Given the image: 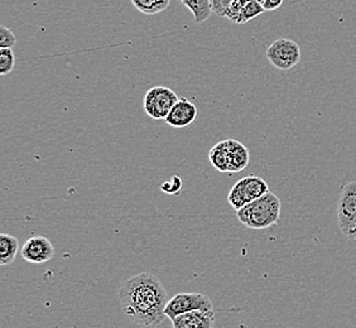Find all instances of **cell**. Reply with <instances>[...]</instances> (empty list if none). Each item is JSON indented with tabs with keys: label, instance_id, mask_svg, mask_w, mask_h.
Listing matches in <instances>:
<instances>
[{
	"label": "cell",
	"instance_id": "cell-1",
	"mask_svg": "<svg viewBox=\"0 0 356 328\" xmlns=\"http://www.w3.org/2000/svg\"><path fill=\"white\" fill-rule=\"evenodd\" d=\"M124 313L144 327H156L165 321L168 294L156 275L140 273L124 281L119 289Z\"/></svg>",
	"mask_w": 356,
	"mask_h": 328
},
{
	"label": "cell",
	"instance_id": "cell-2",
	"mask_svg": "<svg viewBox=\"0 0 356 328\" xmlns=\"http://www.w3.org/2000/svg\"><path fill=\"white\" fill-rule=\"evenodd\" d=\"M281 199L268 192L261 199H255L236 212L238 219L248 229L263 230L275 225L281 216Z\"/></svg>",
	"mask_w": 356,
	"mask_h": 328
},
{
	"label": "cell",
	"instance_id": "cell-3",
	"mask_svg": "<svg viewBox=\"0 0 356 328\" xmlns=\"http://www.w3.org/2000/svg\"><path fill=\"white\" fill-rule=\"evenodd\" d=\"M269 192L268 183L258 176H247L239 179L229 192L227 201L236 212Z\"/></svg>",
	"mask_w": 356,
	"mask_h": 328
},
{
	"label": "cell",
	"instance_id": "cell-4",
	"mask_svg": "<svg viewBox=\"0 0 356 328\" xmlns=\"http://www.w3.org/2000/svg\"><path fill=\"white\" fill-rule=\"evenodd\" d=\"M177 94L167 86H154L144 96L143 109L148 117L161 120L168 117L172 108L178 101Z\"/></svg>",
	"mask_w": 356,
	"mask_h": 328
},
{
	"label": "cell",
	"instance_id": "cell-5",
	"mask_svg": "<svg viewBox=\"0 0 356 328\" xmlns=\"http://www.w3.org/2000/svg\"><path fill=\"white\" fill-rule=\"evenodd\" d=\"M267 58L275 69L289 71L301 61V48L293 40L280 38L268 47Z\"/></svg>",
	"mask_w": 356,
	"mask_h": 328
},
{
	"label": "cell",
	"instance_id": "cell-6",
	"mask_svg": "<svg viewBox=\"0 0 356 328\" xmlns=\"http://www.w3.org/2000/svg\"><path fill=\"white\" fill-rule=\"evenodd\" d=\"M337 220L341 233L350 239L356 229V182L343 187L337 202Z\"/></svg>",
	"mask_w": 356,
	"mask_h": 328
},
{
	"label": "cell",
	"instance_id": "cell-7",
	"mask_svg": "<svg viewBox=\"0 0 356 328\" xmlns=\"http://www.w3.org/2000/svg\"><path fill=\"white\" fill-rule=\"evenodd\" d=\"M193 311H213L211 300L201 293H179L171 298L165 309V315L170 320Z\"/></svg>",
	"mask_w": 356,
	"mask_h": 328
},
{
	"label": "cell",
	"instance_id": "cell-8",
	"mask_svg": "<svg viewBox=\"0 0 356 328\" xmlns=\"http://www.w3.org/2000/svg\"><path fill=\"white\" fill-rule=\"evenodd\" d=\"M54 244L44 236H33L24 243L22 247L23 259L32 264H43L54 258Z\"/></svg>",
	"mask_w": 356,
	"mask_h": 328
},
{
	"label": "cell",
	"instance_id": "cell-9",
	"mask_svg": "<svg viewBox=\"0 0 356 328\" xmlns=\"http://www.w3.org/2000/svg\"><path fill=\"white\" fill-rule=\"evenodd\" d=\"M197 117V108L188 99H178L171 113L165 117V123L172 128H186L191 125Z\"/></svg>",
	"mask_w": 356,
	"mask_h": 328
},
{
	"label": "cell",
	"instance_id": "cell-10",
	"mask_svg": "<svg viewBox=\"0 0 356 328\" xmlns=\"http://www.w3.org/2000/svg\"><path fill=\"white\" fill-rule=\"evenodd\" d=\"M173 328H213L215 312L213 311H193L178 315L172 320Z\"/></svg>",
	"mask_w": 356,
	"mask_h": 328
},
{
	"label": "cell",
	"instance_id": "cell-11",
	"mask_svg": "<svg viewBox=\"0 0 356 328\" xmlns=\"http://www.w3.org/2000/svg\"><path fill=\"white\" fill-rule=\"evenodd\" d=\"M229 153V174L244 171L250 162L247 147L235 139H226Z\"/></svg>",
	"mask_w": 356,
	"mask_h": 328
},
{
	"label": "cell",
	"instance_id": "cell-12",
	"mask_svg": "<svg viewBox=\"0 0 356 328\" xmlns=\"http://www.w3.org/2000/svg\"><path fill=\"white\" fill-rule=\"evenodd\" d=\"M19 250V243L17 238L9 233L0 235V265L7 267L13 263Z\"/></svg>",
	"mask_w": 356,
	"mask_h": 328
},
{
	"label": "cell",
	"instance_id": "cell-13",
	"mask_svg": "<svg viewBox=\"0 0 356 328\" xmlns=\"http://www.w3.org/2000/svg\"><path fill=\"white\" fill-rule=\"evenodd\" d=\"M182 4L191 12L196 23H204L213 13L211 0H181Z\"/></svg>",
	"mask_w": 356,
	"mask_h": 328
},
{
	"label": "cell",
	"instance_id": "cell-14",
	"mask_svg": "<svg viewBox=\"0 0 356 328\" xmlns=\"http://www.w3.org/2000/svg\"><path fill=\"white\" fill-rule=\"evenodd\" d=\"M210 163L216 171L221 173H229V153H227V144L222 140L211 148L209 153Z\"/></svg>",
	"mask_w": 356,
	"mask_h": 328
},
{
	"label": "cell",
	"instance_id": "cell-15",
	"mask_svg": "<svg viewBox=\"0 0 356 328\" xmlns=\"http://www.w3.org/2000/svg\"><path fill=\"white\" fill-rule=\"evenodd\" d=\"M133 7L145 15H156L165 12L171 0H131Z\"/></svg>",
	"mask_w": 356,
	"mask_h": 328
},
{
	"label": "cell",
	"instance_id": "cell-16",
	"mask_svg": "<svg viewBox=\"0 0 356 328\" xmlns=\"http://www.w3.org/2000/svg\"><path fill=\"white\" fill-rule=\"evenodd\" d=\"M264 12H266V9L261 6V3L257 1V0H253V1H250L248 4L247 7L241 10L239 18H238V21H236L235 24H245V23L252 21L254 18L259 17Z\"/></svg>",
	"mask_w": 356,
	"mask_h": 328
},
{
	"label": "cell",
	"instance_id": "cell-17",
	"mask_svg": "<svg viewBox=\"0 0 356 328\" xmlns=\"http://www.w3.org/2000/svg\"><path fill=\"white\" fill-rule=\"evenodd\" d=\"M15 56L13 49L0 48V75L7 76L13 71Z\"/></svg>",
	"mask_w": 356,
	"mask_h": 328
},
{
	"label": "cell",
	"instance_id": "cell-18",
	"mask_svg": "<svg viewBox=\"0 0 356 328\" xmlns=\"http://www.w3.org/2000/svg\"><path fill=\"white\" fill-rule=\"evenodd\" d=\"M250 1H253V0H233L232 6L226 10L225 17H224V18H227L229 21L235 24L236 21H238V18H239L241 10L247 7Z\"/></svg>",
	"mask_w": 356,
	"mask_h": 328
},
{
	"label": "cell",
	"instance_id": "cell-19",
	"mask_svg": "<svg viewBox=\"0 0 356 328\" xmlns=\"http://www.w3.org/2000/svg\"><path fill=\"white\" fill-rule=\"evenodd\" d=\"M17 43L15 35L10 29L1 26L0 27V48H8V49H13L14 46Z\"/></svg>",
	"mask_w": 356,
	"mask_h": 328
},
{
	"label": "cell",
	"instance_id": "cell-20",
	"mask_svg": "<svg viewBox=\"0 0 356 328\" xmlns=\"http://www.w3.org/2000/svg\"><path fill=\"white\" fill-rule=\"evenodd\" d=\"M181 188H182V181L178 176H173L172 179L161 186V191L165 192L167 195H176L181 191Z\"/></svg>",
	"mask_w": 356,
	"mask_h": 328
},
{
	"label": "cell",
	"instance_id": "cell-21",
	"mask_svg": "<svg viewBox=\"0 0 356 328\" xmlns=\"http://www.w3.org/2000/svg\"><path fill=\"white\" fill-rule=\"evenodd\" d=\"M233 0H211L213 12L221 18L225 17L226 10L232 6Z\"/></svg>",
	"mask_w": 356,
	"mask_h": 328
},
{
	"label": "cell",
	"instance_id": "cell-22",
	"mask_svg": "<svg viewBox=\"0 0 356 328\" xmlns=\"http://www.w3.org/2000/svg\"><path fill=\"white\" fill-rule=\"evenodd\" d=\"M284 0H266L263 3V7L266 9V12H273L275 9L282 7Z\"/></svg>",
	"mask_w": 356,
	"mask_h": 328
},
{
	"label": "cell",
	"instance_id": "cell-23",
	"mask_svg": "<svg viewBox=\"0 0 356 328\" xmlns=\"http://www.w3.org/2000/svg\"><path fill=\"white\" fill-rule=\"evenodd\" d=\"M350 240H356V229L355 231H354V233L350 236Z\"/></svg>",
	"mask_w": 356,
	"mask_h": 328
},
{
	"label": "cell",
	"instance_id": "cell-24",
	"mask_svg": "<svg viewBox=\"0 0 356 328\" xmlns=\"http://www.w3.org/2000/svg\"><path fill=\"white\" fill-rule=\"evenodd\" d=\"M257 1H259V3H261V6H263V3H264V1H266V0H257Z\"/></svg>",
	"mask_w": 356,
	"mask_h": 328
}]
</instances>
